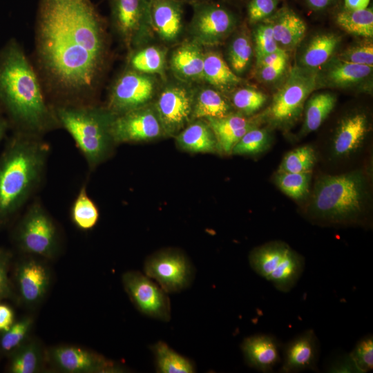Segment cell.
Here are the masks:
<instances>
[{
  "instance_id": "cell-19",
  "label": "cell",
  "mask_w": 373,
  "mask_h": 373,
  "mask_svg": "<svg viewBox=\"0 0 373 373\" xmlns=\"http://www.w3.org/2000/svg\"><path fill=\"white\" fill-rule=\"evenodd\" d=\"M204 47L185 37L168 55V70L171 76L186 83H204Z\"/></svg>"
},
{
  "instance_id": "cell-30",
  "label": "cell",
  "mask_w": 373,
  "mask_h": 373,
  "mask_svg": "<svg viewBox=\"0 0 373 373\" xmlns=\"http://www.w3.org/2000/svg\"><path fill=\"white\" fill-rule=\"evenodd\" d=\"M177 145L190 153H218L217 141L205 119H195L175 137Z\"/></svg>"
},
{
  "instance_id": "cell-8",
  "label": "cell",
  "mask_w": 373,
  "mask_h": 373,
  "mask_svg": "<svg viewBox=\"0 0 373 373\" xmlns=\"http://www.w3.org/2000/svg\"><path fill=\"white\" fill-rule=\"evenodd\" d=\"M249 262L260 276L278 291L287 293L296 285L305 269V258L287 244L273 241L254 249Z\"/></svg>"
},
{
  "instance_id": "cell-9",
  "label": "cell",
  "mask_w": 373,
  "mask_h": 373,
  "mask_svg": "<svg viewBox=\"0 0 373 373\" xmlns=\"http://www.w3.org/2000/svg\"><path fill=\"white\" fill-rule=\"evenodd\" d=\"M107 1L111 29L127 52L155 40L150 23L151 0Z\"/></svg>"
},
{
  "instance_id": "cell-32",
  "label": "cell",
  "mask_w": 373,
  "mask_h": 373,
  "mask_svg": "<svg viewBox=\"0 0 373 373\" xmlns=\"http://www.w3.org/2000/svg\"><path fill=\"white\" fill-rule=\"evenodd\" d=\"M336 102L335 95L331 93H319L313 95L306 102L305 119L300 136L316 131L333 110Z\"/></svg>"
},
{
  "instance_id": "cell-23",
  "label": "cell",
  "mask_w": 373,
  "mask_h": 373,
  "mask_svg": "<svg viewBox=\"0 0 373 373\" xmlns=\"http://www.w3.org/2000/svg\"><path fill=\"white\" fill-rule=\"evenodd\" d=\"M373 66L348 62L339 58L329 60L318 70L317 87L345 88L359 84L372 73Z\"/></svg>"
},
{
  "instance_id": "cell-14",
  "label": "cell",
  "mask_w": 373,
  "mask_h": 373,
  "mask_svg": "<svg viewBox=\"0 0 373 373\" xmlns=\"http://www.w3.org/2000/svg\"><path fill=\"white\" fill-rule=\"evenodd\" d=\"M12 283L16 300L29 309H35L46 298L52 282L48 260L22 254L15 265Z\"/></svg>"
},
{
  "instance_id": "cell-7",
  "label": "cell",
  "mask_w": 373,
  "mask_h": 373,
  "mask_svg": "<svg viewBox=\"0 0 373 373\" xmlns=\"http://www.w3.org/2000/svg\"><path fill=\"white\" fill-rule=\"evenodd\" d=\"M317 72L299 65L293 67L270 105L258 117L259 120L265 119L280 128L292 126L300 117L307 97L317 87Z\"/></svg>"
},
{
  "instance_id": "cell-37",
  "label": "cell",
  "mask_w": 373,
  "mask_h": 373,
  "mask_svg": "<svg viewBox=\"0 0 373 373\" xmlns=\"http://www.w3.org/2000/svg\"><path fill=\"white\" fill-rule=\"evenodd\" d=\"M35 319L30 315L16 319L5 332L0 333V353L8 356L31 336Z\"/></svg>"
},
{
  "instance_id": "cell-27",
  "label": "cell",
  "mask_w": 373,
  "mask_h": 373,
  "mask_svg": "<svg viewBox=\"0 0 373 373\" xmlns=\"http://www.w3.org/2000/svg\"><path fill=\"white\" fill-rule=\"evenodd\" d=\"M204 83L224 95H230L243 79L231 69L220 52L212 48H204L203 68Z\"/></svg>"
},
{
  "instance_id": "cell-35",
  "label": "cell",
  "mask_w": 373,
  "mask_h": 373,
  "mask_svg": "<svg viewBox=\"0 0 373 373\" xmlns=\"http://www.w3.org/2000/svg\"><path fill=\"white\" fill-rule=\"evenodd\" d=\"M156 371L160 373H193L195 366L189 358L176 352L165 342L159 341L151 346Z\"/></svg>"
},
{
  "instance_id": "cell-13",
  "label": "cell",
  "mask_w": 373,
  "mask_h": 373,
  "mask_svg": "<svg viewBox=\"0 0 373 373\" xmlns=\"http://www.w3.org/2000/svg\"><path fill=\"white\" fill-rule=\"evenodd\" d=\"M144 272L167 294L186 289L195 277V269L189 258L175 248L162 249L149 256L144 263Z\"/></svg>"
},
{
  "instance_id": "cell-15",
  "label": "cell",
  "mask_w": 373,
  "mask_h": 373,
  "mask_svg": "<svg viewBox=\"0 0 373 373\" xmlns=\"http://www.w3.org/2000/svg\"><path fill=\"white\" fill-rule=\"evenodd\" d=\"M124 289L136 309L159 321L171 320V303L167 293L151 278L137 271L123 274Z\"/></svg>"
},
{
  "instance_id": "cell-44",
  "label": "cell",
  "mask_w": 373,
  "mask_h": 373,
  "mask_svg": "<svg viewBox=\"0 0 373 373\" xmlns=\"http://www.w3.org/2000/svg\"><path fill=\"white\" fill-rule=\"evenodd\" d=\"M350 355L360 373H366L373 369V337L368 334L355 345Z\"/></svg>"
},
{
  "instance_id": "cell-1",
  "label": "cell",
  "mask_w": 373,
  "mask_h": 373,
  "mask_svg": "<svg viewBox=\"0 0 373 373\" xmlns=\"http://www.w3.org/2000/svg\"><path fill=\"white\" fill-rule=\"evenodd\" d=\"M35 62L52 105L98 103L111 60L108 26L91 0H40Z\"/></svg>"
},
{
  "instance_id": "cell-4",
  "label": "cell",
  "mask_w": 373,
  "mask_h": 373,
  "mask_svg": "<svg viewBox=\"0 0 373 373\" xmlns=\"http://www.w3.org/2000/svg\"><path fill=\"white\" fill-rule=\"evenodd\" d=\"M52 106L60 128L70 134L90 171L112 155L116 145L111 134L115 115L104 104Z\"/></svg>"
},
{
  "instance_id": "cell-12",
  "label": "cell",
  "mask_w": 373,
  "mask_h": 373,
  "mask_svg": "<svg viewBox=\"0 0 373 373\" xmlns=\"http://www.w3.org/2000/svg\"><path fill=\"white\" fill-rule=\"evenodd\" d=\"M195 87L173 77L163 80L152 104L164 137H174L193 120Z\"/></svg>"
},
{
  "instance_id": "cell-42",
  "label": "cell",
  "mask_w": 373,
  "mask_h": 373,
  "mask_svg": "<svg viewBox=\"0 0 373 373\" xmlns=\"http://www.w3.org/2000/svg\"><path fill=\"white\" fill-rule=\"evenodd\" d=\"M252 40L256 61L280 49L274 39L271 23L267 19L254 25Z\"/></svg>"
},
{
  "instance_id": "cell-41",
  "label": "cell",
  "mask_w": 373,
  "mask_h": 373,
  "mask_svg": "<svg viewBox=\"0 0 373 373\" xmlns=\"http://www.w3.org/2000/svg\"><path fill=\"white\" fill-rule=\"evenodd\" d=\"M270 135L265 128L255 127L247 131L233 146L231 154L253 155L265 151Z\"/></svg>"
},
{
  "instance_id": "cell-47",
  "label": "cell",
  "mask_w": 373,
  "mask_h": 373,
  "mask_svg": "<svg viewBox=\"0 0 373 373\" xmlns=\"http://www.w3.org/2000/svg\"><path fill=\"white\" fill-rule=\"evenodd\" d=\"M288 59L274 64L256 68V77L263 82H272L278 79L285 73Z\"/></svg>"
},
{
  "instance_id": "cell-43",
  "label": "cell",
  "mask_w": 373,
  "mask_h": 373,
  "mask_svg": "<svg viewBox=\"0 0 373 373\" xmlns=\"http://www.w3.org/2000/svg\"><path fill=\"white\" fill-rule=\"evenodd\" d=\"M280 0H247L245 4L247 22L254 26L270 17L278 9Z\"/></svg>"
},
{
  "instance_id": "cell-26",
  "label": "cell",
  "mask_w": 373,
  "mask_h": 373,
  "mask_svg": "<svg viewBox=\"0 0 373 373\" xmlns=\"http://www.w3.org/2000/svg\"><path fill=\"white\" fill-rule=\"evenodd\" d=\"M168 55L169 48L151 42L128 52L125 67L165 79L168 76Z\"/></svg>"
},
{
  "instance_id": "cell-49",
  "label": "cell",
  "mask_w": 373,
  "mask_h": 373,
  "mask_svg": "<svg viewBox=\"0 0 373 373\" xmlns=\"http://www.w3.org/2000/svg\"><path fill=\"white\" fill-rule=\"evenodd\" d=\"M15 320V313L13 308L0 301V333L6 331Z\"/></svg>"
},
{
  "instance_id": "cell-38",
  "label": "cell",
  "mask_w": 373,
  "mask_h": 373,
  "mask_svg": "<svg viewBox=\"0 0 373 373\" xmlns=\"http://www.w3.org/2000/svg\"><path fill=\"white\" fill-rule=\"evenodd\" d=\"M311 177L312 171L300 173L278 171L275 181L278 188L287 195L294 200H300L309 192Z\"/></svg>"
},
{
  "instance_id": "cell-3",
  "label": "cell",
  "mask_w": 373,
  "mask_h": 373,
  "mask_svg": "<svg viewBox=\"0 0 373 373\" xmlns=\"http://www.w3.org/2000/svg\"><path fill=\"white\" fill-rule=\"evenodd\" d=\"M50 145L43 137L13 132L0 153V228L36 197L46 176Z\"/></svg>"
},
{
  "instance_id": "cell-51",
  "label": "cell",
  "mask_w": 373,
  "mask_h": 373,
  "mask_svg": "<svg viewBox=\"0 0 373 373\" xmlns=\"http://www.w3.org/2000/svg\"><path fill=\"white\" fill-rule=\"evenodd\" d=\"M370 0H343L342 6L346 10H362L369 7Z\"/></svg>"
},
{
  "instance_id": "cell-10",
  "label": "cell",
  "mask_w": 373,
  "mask_h": 373,
  "mask_svg": "<svg viewBox=\"0 0 373 373\" xmlns=\"http://www.w3.org/2000/svg\"><path fill=\"white\" fill-rule=\"evenodd\" d=\"M190 6L193 13L186 25V37L204 48L221 44L238 28V16L222 3L205 0Z\"/></svg>"
},
{
  "instance_id": "cell-54",
  "label": "cell",
  "mask_w": 373,
  "mask_h": 373,
  "mask_svg": "<svg viewBox=\"0 0 373 373\" xmlns=\"http://www.w3.org/2000/svg\"><path fill=\"white\" fill-rule=\"evenodd\" d=\"M178 1H180L182 3H184V4H189V5H191L194 3H197V2H200V1H205V0H178Z\"/></svg>"
},
{
  "instance_id": "cell-6",
  "label": "cell",
  "mask_w": 373,
  "mask_h": 373,
  "mask_svg": "<svg viewBox=\"0 0 373 373\" xmlns=\"http://www.w3.org/2000/svg\"><path fill=\"white\" fill-rule=\"evenodd\" d=\"M12 231L16 248L25 255L52 260L62 249V237L57 222L38 197L33 198L17 218Z\"/></svg>"
},
{
  "instance_id": "cell-21",
  "label": "cell",
  "mask_w": 373,
  "mask_h": 373,
  "mask_svg": "<svg viewBox=\"0 0 373 373\" xmlns=\"http://www.w3.org/2000/svg\"><path fill=\"white\" fill-rule=\"evenodd\" d=\"M245 363L250 367L267 373L281 363L282 345L276 336L256 334L245 338L240 345Z\"/></svg>"
},
{
  "instance_id": "cell-50",
  "label": "cell",
  "mask_w": 373,
  "mask_h": 373,
  "mask_svg": "<svg viewBox=\"0 0 373 373\" xmlns=\"http://www.w3.org/2000/svg\"><path fill=\"white\" fill-rule=\"evenodd\" d=\"M338 0H305L307 8L314 12L325 11L334 6Z\"/></svg>"
},
{
  "instance_id": "cell-31",
  "label": "cell",
  "mask_w": 373,
  "mask_h": 373,
  "mask_svg": "<svg viewBox=\"0 0 373 373\" xmlns=\"http://www.w3.org/2000/svg\"><path fill=\"white\" fill-rule=\"evenodd\" d=\"M340 42L341 37L334 33L314 36L303 51L299 66L318 70L330 59Z\"/></svg>"
},
{
  "instance_id": "cell-2",
  "label": "cell",
  "mask_w": 373,
  "mask_h": 373,
  "mask_svg": "<svg viewBox=\"0 0 373 373\" xmlns=\"http://www.w3.org/2000/svg\"><path fill=\"white\" fill-rule=\"evenodd\" d=\"M0 113L13 132L44 137L60 128L33 63L15 39L0 50Z\"/></svg>"
},
{
  "instance_id": "cell-5",
  "label": "cell",
  "mask_w": 373,
  "mask_h": 373,
  "mask_svg": "<svg viewBox=\"0 0 373 373\" xmlns=\"http://www.w3.org/2000/svg\"><path fill=\"white\" fill-rule=\"evenodd\" d=\"M367 198L366 179L361 171L320 178L314 189L312 216L336 224L355 223L364 214Z\"/></svg>"
},
{
  "instance_id": "cell-18",
  "label": "cell",
  "mask_w": 373,
  "mask_h": 373,
  "mask_svg": "<svg viewBox=\"0 0 373 373\" xmlns=\"http://www.w3.org/2000/svg\"><path fill=\"white\" fill-rule=\"evenodd\" d=\"M184 5L178 0H151V27L159 44L173 47L186 37Z\"/></svg>"
},
{
  "instance_id": "cell-16",
  "label": "cell",
  "mask_w": 373,
  "mask_h": 373,
  "mask_svg": "<svg viewBox=\"0 0 373 373\" xmlns=\"http://www.w3.org/2000/svg\"><path fill=\"white\" fill-rule=\"evenodd\" d=\"M47 363L63 373H111L123 372L114 361L89 349L75 345H57L46 349Z\"/></svg>"
},
{
  "instance_id": "cell-33",
  "label": "cell",
  "mask_w": 373,
  "mask_h": 373,
  "mask_svg": "<svg viewBox=\"0 0 373 373\" xmlns=\"http://www.w3.org/2000/svg\"><path fill=\"white\" fill-rule=\"evenodd\" d=\"M336 23L347 33L372 38L373 37V9L346 10L343 7L334 15Z\"/></svg>"
},
{
  "instance_id": "cell-36",
  "label": "cell",
  "mask_w": 373,
  "mask_h": 373,
  "mask_svg": "<svg viewBox=\"0 0 373 373\" xmlns=\"http://www.w3.org/2000/svg\"><path fill=\"white\" fill-rule=\"evenodd\" d=\"M99 216L98 208L88 195L86 184H84L71 205L70 220L77 229L86 231L92 229L97 224Z\"/></svg>"
},
{
  "instance_id": "cell-45",
  "label": "cell",
  "mask_w": 373,
  "mask_h": 373,
  "mask_svg": "<svg viewBox=\"0 0 373 373\" xmlns=\"http://www.w3.org/2000/svg\"><path fill=\"white\" fill-rule=\"evenodd\" d=\"M12 260V252L0 247V301L5 299L16 300L12 283L9 276Z\"/></svg>"
},
{
  "instance_id": "cell-48",
  "label": "cell",
  "mask_w": 373,
  "mask_h": 373,
  "mask_svg": "<svg viewBox=\"0 0 373 373\" xmlns=\"http://www.w3.org/2000/svg\"><path fill=\"white\" fill-rule=\"evenodd\" d=\"M327 372L360 373L350 354L336 358L327 368Z\"/></svg>"
},
{
  "instance_id": "cell-46",
  "label": "cell",
  "mask_w": 373,
  "mask_h": 373,
  "mask_svg": "<svg viewBox=\"0 0 373 373\" xmlns=\"http://www.w3.org/2000/svg\"><path fill=\"white\" fill-rule=\"evenodd\" d=\"M338 58L351 63L373 66L372 44L362 43L348 48Z\"/></svg>"
},
{
  "instance_id": "cell-52",
  "label": "cell",
  "mask_w": 373,
  "mask_h": 373,
  "mask_svg": "<svg viewBox=\"0 0 373 373\" xmlns=\"http://www.w3.org/2000/svg\"><path fill=\"white\" fill-rule=\"evenodd\" d=\"M10 128L8 123L3 115L0 113V143Z\"/></svg>"
},
{
  "instance_id": "cell-20",
  "label": "cell",
  "mask_w": 373,
  "mask_h": 373,
  "mask_svg": "<svg viewBox=\"0 0 373 373\" xmlns=\"http://www.w3.org/2000/svg\"><path fill=\"white\" fill-rule=\"evenodd\" d=\"M280 372L294 373L305 370L317 372L320 354L319 341L313 329H307L282 345Z\"/></svg>"
},
{
  "instance_id": "cell-39",
  "label": "cell",
  "mask_w": 373,
  "mask_h": 373,
  "mask_svg": "<svg viewBox=\"0 0 373 373\" xmlns=\"http://www.w3.org/2000/svg\"><path fill=\"white\" fill-rule=\"evenodd\" d=\"M230 95L229 100L236 112L247 117L260 110L267 100L265 93L251 87L237 88Z\"/></svg>"
},
{
  "instance_id": "cell-11",
  "label": "cell",
  "mask_w": 373,
  "mask_h": 373,
  "mask_svg": "<svg viewBox=\"0 0 373 373\" xmlns=\"http://www.w3.org/2000/svg\"><path fill=\"white\" fill-rule=\"evenodd\" d=\"M163 80L124 67L111 83L104 105L114 115L146 106L154 100Z\"/></svg>"
},
{
  "instance_id": "cell-25",
  "label": "cell",
  "mask_w": 373,
  "mask_h": 373,
  "mask_svg": "<svg viewBox=\"0 0 373 373\" xmlns=\"http://www.w3.org/2000/svg\"><path fill=\"white\" fill-rule=\"evenodd\" d=\"M368 131V119L364 113H354L343 118L333 139L335 155L346 157L356 152L362 145Z\"/></svg>"
},
{
  "instance_id": "cell-22",
  "label": "cell",
  "mask_w": 373,
  "mask_h": 373,
  "mask_svg": "<svg viewBox=\"0 0 373 373\" xmlns=\"http://www.w3.org/2000/svg\"><path fill=\"white\" fill-rule=\"evenodd\" d=\"M209 124L217 141L218 153L231 154L236 143L249 130L257 127L259 119L249 117L238 112H233L220 118H208Z\"/></svg>"
},
{
  "instance_id": "cell-29",
  "label": "cell",
  "mask_w": 373,
  "mask_h": 373,
  "mask_svg": "<svg viewBox=\"0 0 373 373\" xmlns=\"http://www.w3.org/2000/svg\"><path fill=\"white\" fill-rule=\"evenodd\" d=\"M8 357L7 370L10 373H38L44 370L48 364L46 349L32 337Z\"/></svg>"
},
{
  "instance_id": "cell-34",
  "label": "cell",
  "mask_w": 373,
  "mask_h": 373,
  "mask_svg": "<svg viewBox=\"0 0 373 373\" xmlns=\"http://www.w3.org/2000/svg\"><path fill=\"white\" fill-rule=\"evenodd\" d=\"M245 27L239 28L236 32L227 50V60L231 69L238 76H241L249 68L253 56V43Z\"/></svg>"
},
{
  "instance_id": "cell-40",
  "label": "cell",
  "mask_w": 373,
  "mask_h": 373,
  "mask_svg": "<svg viewBox=\"0 0 373 373\" xmlns=\"http://www.w3.org/2000/svg\"><path fill=\"white\" fill-rule=\"evenodd\" d=\"M316 161L315 150L309 145L289 151L283 157L278 171L300 173L312 171Z\"/></svg>"
},
{
  "instance_id": "cell-17",
  "label": "cell",
  "mask_w": 373,
  "mask_h": 373,
  "mask_svg": "<svg viewBox=\"0 0 373 373\" xmlns=\"http://www.w3.org/2000/svg\"><path fill=\"white\" fill-rule=\"evenodd\" d=\"M111 134L115 144L151 141L164 137L163 129L152 103L115 115Z\"/></svg>"
},
{
  "instance_id": "cell-28",
  "label": "cell",
  "mask_w": 373,
  "mask_h": 373,
  "mask_svg": "<svg viewBox=\"0 0 373 373\" xmlns=\"http://www.w3.org/2000/svg\"><path fill=\"white\" fill-rule=\"evenodd\" d=\"M235 112L226 95L207 84L196 85L193 119L220 118Z\"/></svg>"
},
{
  "instance_id": "cell-24",
  "label": "cell",
  "mask_w": 373,
  "mask_h": 373,
  "mask_svg": "<svg viewBox=\"0 0 373 373\" xmlns=\"http://www.w3.org/2000/svg\"><path fill=\"white\" fill-rule=\"evenodd\" d=\"M278 47L285 51L295 48L304 38L307 25L291 8L284 5L268 19Z\"/></svg>"
},
{
  "instance_id": "cell-53",
  "label": "cell",
  "mask_w": 373,
  "mask_h": 373,
  "mask_svg": "<svg viewBox=\"0 0 373 373\" xmlns=\"http://www.w3.org/2000/svg\"><path fill=\"white\" fill-rule=\"evenodd\" d=\"M223 1L224 2L230 3L232 5H234L236 6H245L247 0H223Z\"/></svg>"
}]
</instances>
